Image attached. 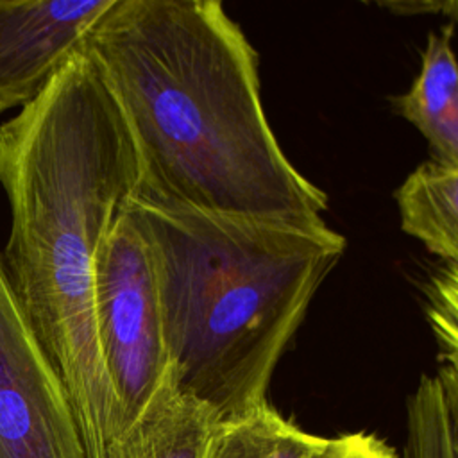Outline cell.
I'll return each instance as SVG.
<instances>
[{"label":"cell","mask_w":458,"mask_h":458,"mask_svg":"<svg viewBox=\"0 0 458 458\" xmlns=\"http://www.w3.org/2000/svg\"><path fill=\"white\" fill-rule=\"evenodd\" d=\"M132 136L131 204L318 222L326 193L286 157L258 54L216 0H114L84 50Z\"/></svg>","instance_id":"obj_1"},{"label":"cell","mask_w":458,"mask_h":458,"mask_svg":"<svg viewBox=\"0 0 458 458\" xmlns=\"http://www.w3.org/2000/svg\"><path fill=\"white\" fill-rule=\"evenodd\" d=\"M11 209L2 265L57 370L86 458H113L120 410L95 326L100 249L132 200L138 156L120 107L84 52L0 125Z\"/></svg>","instance_id":"obj_2"},{"label":"cell","mask_w":458,"mask_h":458,"mask_svg":"<svg viewBox=\"0 0 458 458\" xmlns=\"http://www.w3.org/2000/svg\"><path fill=\"white\" fill-rule=\"evenodd\" d=\"M127 211L152 252L177 388L220 422L267 404L272 372L345 238L324 220Z\"/></svg>","instance_id":"obj_3"},{"label":"cell","mask_w":458,"mask_h":458,"mask_svg":"<svg viewBox=\"0 0 458 458\" xmlns=\"http://www.w3.org/2000/svg\"><path fill=\"white\" fill-rule=\"evenodd\" d=\"M95 326L123 435L172 374L152 252L127 209L98 254Z\"/></svg>","instance_id":"obj_4"},{"label":"cell","mask_w":458,"mask_h":458,"mask_svg":"<svg viewBox=\"0 0 458 458\" xmlns=\"http://www.w3.org/2000/svg\"><path fill=\"white\" fill-rule=\"evenodd\" d=\"M0 458H86L66 388L0 258Z\"/></svg>","instance_id":"obj_5"},{"label":"cell","mask_w":458,"mask_h":458,"mask_svg":"<svg viewBox=\"0 0 458 458\" xmlns=\"http://www.w3.org/2000/svg\"><path fill=\"white\" fill-rule=\"evenodd\" d=\"M114 0H0V113L38 100Z\"/></svg>","instance_id":"obj_6"},{"label":"cell","mask_w":458,"mask_h":458,"mask_svg":"<svg viewBox=\"0 0 458 458\" xmlns=\"http://www.w3.org/2000/svg\"><path fill=\"white\" fill-rule=\"evenodd\" d=\"M451 36V25L428 36L420 72L394 106L426 138L433 161L458 170V61Z\"/></svg>","instance_id":"obj_7"},{"label":"cell","mask_w":458,"mask_h":458,"mask_svg":"<svg viewBox=\"0 0 458 458\" xmlns=\"http://www.w3.org/2000/svg\"><path fill=\"white\" fill-rule=\"evenodd\" d=\"M218 415L177 388L174 370L120 437L113 458H206Z\"/></svg>","instance_id":"obj_8"},{"label":"cell","mask_w":458,"mask_h":458,"mask_svg":"<svg viewBox=\"0 0 458 458\" xmlns=\"http://www.w3.org/2000/svg\"><path fill=\"white\" fill-rule=\"evenodd\" d=\"M395 200L403 231L458 267V170L424 163L404 179Z\"/></svg>","instance_id":"obj_9"},{"label":"cell","mask_w":458,"mask_h":458,"mask_svg":"<svg viewBox=\"0 0 458 458\" xmlns=\"http://www.w3.org/2000/svg\"><path fill=\"white\" fill-rule=\"evenodd\" d=\"M327 444L329 438L301 429L267 403L220 422L206 458H318Z\"/></svg>","instance_id":"obj_10"},{"label":"cell","mask_w":458,"mask_h":458,"mask_svg":"<svg viewBox=\"0 0 458 458\" xmlns=\"http://www.w3.org/2000/svg\"><path fill=\"white\" fill-rule=\"evenodd\" d=\"M399 458H458V440L449 428L437 374H424L408 399L406 440Z\"/></svg>","instance_id":"obj_11"},{"label":"cell","mask_w":458,"mask_h":458,"mask_svg":"<svg viewBox=\"0 0 458 458\" xmlns=\"http://www.w3.org/2000/svg\"><path fill=\"white\" fill-rule=\"evenodd\" d=\"M426 313L445 365L458 369V267L447 265L426 288Z\"/></svg>","instance_id":"obj_12"},{"label":"cell","mask_w":458,"mask_h":458,"mask_svg":"<svg viewBox=\"0 0 458 458\" xmlns=\"http://www.w3.org/2000/svg\"><path fill=\"white\" fill-rule=\"evenodd\" d=\"M318 458H399V453L379 437L360 431L329 438Z\"/></svg>","instance_id":"obj_13"},{"label":"cell","mask_w":458,"mask_h":458,"mask_svg":"<svg viewBox=\"0 0 458 458\" xmlns=\"http://www.w3.org/2000/svg\"><path fill=\"white\" fill-rule=\"evenodd\" d=\"M437 377L442 385L451 431L458 438V369L451 365H442L437 372Z\"/></svg>","instance_id":"obj_14"},{"label":"cell","mask_w":458,"mask_h":458,"mask_svg":"<svg viewBox=\"0 0 458 458\" xmlns=\"http://www.w3.org/2000/svg\"><path fill=\"white\" fill-rule=\"evenodd\" d=\"M437 9H442L447 16H451L456 25H458V2H445V4H440L437 5Z\"/></svg>","instance_id":"obj_15"}]
</instances>
